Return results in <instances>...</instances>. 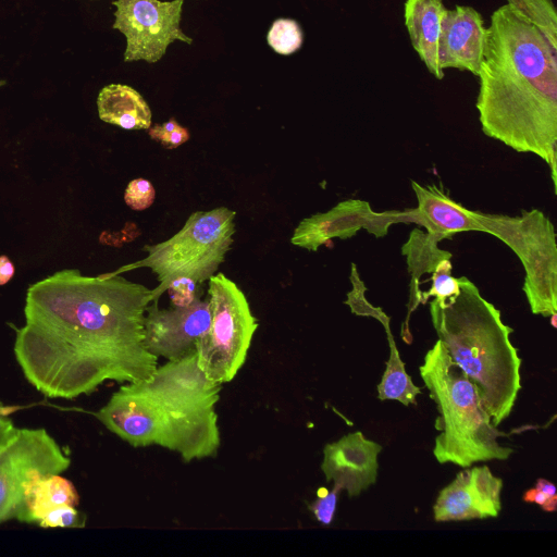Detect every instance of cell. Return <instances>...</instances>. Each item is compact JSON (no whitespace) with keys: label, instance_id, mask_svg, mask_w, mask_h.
Returning a JSON list of instances; mask_svg holds the SVG:
<instances>
[{"label":"cell","instance_id":"29","mask_svg":"<svg viewBox=\"0 0 557 557\" xmlns=\"http://www.w3.org/2000/svg\"><path fill=\"white\" fill-rule=\"evenodd\" d=\"M38 524L42 528H84L86 516L73 506H61L51 510Z\"/></svg>","mask_w":557,"mask_h":557},{"label":"cell","instance_id":"28","mask_svg":"<svg viewBox=\"0 0 557 557\" xmlns=\"http://www.w3.org/2000/svg\"><path fill=\"white\" fill-rule=\"evenodd\" d=\"M342 491L343 488L337 484H333L331 491L321 488L318 492L317 499L309 505V509L321 524L330 525L332 523Z\"/></svg>","mask_w":557,"mask_h":557},{"label":"cell","instance_id":"8","mask_svg":"<svg viewBox=\"0 0 557 557\" xmlns=\"http://www.w3.org/2000/svg\"><path fill=\"white\" fill-rule=\"evenodd\" d=\"M210 326L196 345L197 364L216 383L231 382L244 366L258 320L243 290L223 273L208 280Z\"/></svg>","mask_w":557,"mask_h":557},{"label":"cell","instance_id":"32","mask_svg":"<svg viewBox=\"0 0 557 557\" xmlns=\"http://www.w3.org/2000/svg\"><path fill=\"white\" fill-rule=\"evenodd\" d=\"M522 499L527 503H534L544 511L554 512L557 509V496L548 497L535 486L524 492Z\"/></svg>","mask_w":557,"mask_h":557},{"label":"cell","instance_id":"36","mask_svg":"<svg viewBox=\"0 0 557 557\" xmlns=\"http://www.w3.org/2000/svg\"><path fill=\"white\" fill-rule=\"evenodd\" d=\"M5 81H0V86L4 85Z\"/></svg>","mask_w":557,"mask_h":557},{"label":"cell","instance_id":"17","mask_svg":"<svg viewBox=\"0 0 557 557\" xmlns=\"http://www.w3.org/2000/svg\"><path fill=\"white\" fill-rule=\"evenodd\" d=\"M446 8L442 0H406L404 17L411 45L429 72L443 79L440 39Z\"/></svg>","mask_w":557,"mask_h":557},{"label":"cell","instance_id":"5","mask_svg":"<svg viewBox=\"0 0 557 557\" xmlns=\"http://www.w3.org/2000/svg\"><path fill=\"white\" fill-rule=\"evenodd\" d=\"M419 371L440 413L435 429L441 433L433 448L438 463L468 468L479 461L509 458L513 449L498 442L507 434L492 424L472 382L441 341L425 354Z\"/></svg>","mask_w":557,"mask_h":557},{"label":"cell","instance_id":"22","mask_svg":"<svg viewBox=\"0 0 557 557\" xmlns=\"http://www.w3.org/2000/svg\"><path fill=\"white\" fill-rule=\"evenodd\" d=\"M524 14L557 50V11L552 0H507Z\"/></svg>","mask_w":557,"mask_h":557},{"label":"cell","instance_id":"23","mask_svg":"<svg viewBox=\"0 0 557 557\" xmlns=\"http://www.w3.org/2000/svg\"><path fill=\"white\" fill-rule=\"evenodd\" d=\"M267 41L274 52L289 55L301 48L304 33L295 20L282 17L272 23Z\"/></svg>","mask_w":557,"mask_h":557},{"label":"cell","instance_id":"24","mask_svg":"<svg viewBox=\"0 0 557 557\" xmlns=\"http://www.w3.org/2000/svg\"><path fill=\"white\" fill-rule=\"evenodd\" d=\"M453 265L450 259L440 262L431 274L432 285L426 293H422V304L433 297L438 302H444L459 292V281L451 275Z\"/></svg>","mask_w":557,"mask_h":557},{"label":"cell","instance_id":"20","mask_svg":"<svg viewBox=\"0 0 557 557\" xmlns=\"http://www.w3.org/2000/svg\"><path fill=\"white\" fill-rule=\"evenodd\" d=\"M440 242L438 237L416 228L410 233L408 240L401 247V253L406 257L410 274L407 319L418 305L422 304V290L419 286L421 276L424 273L432 274L442 260L453 257L449 251L438 248Z\"/></svg>","mask_w":557,"mask_h":557},{"label":"cell","instance_id":"33","mask_svg":"<svg viewBox=\"0 0 557 557\" xmlns=\"http://www.w3.org/2000/svg\"><path fill=\"white\" fill-rule=\"evenodd\" d=\"M15 268L9 257L0 256V286L7 284L14 275Z\"/></svg>","mask_w":557,"mask_h":557},{"label":"cell","instance_id":"16","mask_svg":"<svg viewBox=\"0 0 557 557\" xmlns=\"http://www.w3.org/2000/svg\"><path fill=\"white\" fill-rule=\"evenodd\" d=\"M411 186L418 200L414 223L428 233L442 240L460 232H483L480 212L465 208L435 185L422 186L411 181Z\"/></svg>","mask_w":557,"mask_h":557},{"label":"cell","instance_id":"14","mask_svg":"<svg viewBox=\"0 0 557 557\" xmlns=\"http://www.w3.org/2000/svg\"><path fill=\"white\" fill-rule=\"evenodd\" d=\"M383 447L360 432L344 435L323 448L321 470L326 482L339 485L349 497L360 493L376 482L377 456Z\"/></svg>","mask_w":557,"mask_h":557},{"label":"cell","instance_id":"30","mask_svg":"<svg viewBox=\"0 0 557 557\" xmlns=\"http://www.w3.org/2000/svg\"><path fill=\"white\" fill-rule=\"evenodd\" d=\"M200 290L201 288L197 287V283L189 277H180L174 280L166 289L172 306L174 307H185L190 305Z\"/></svg>","mask_w":557,"mask_h":557},{"label":"cell","instance_id":"4","mask_svg":"<svg viewBox=\"0 0 557 557\" xmlns=\"http://www.w3.org/2000/svg\"><path fill=\"white\" fill-rule=\"evenodd\" d=\"M444 302H430L432 324L450 359L472 382L481 406L497 426L511 413L521 389L522 360L510 342L513 330L467 277Z\"/></svg>","mask_w":557,"mask_h":557},{"label":"cell","instance_id":"11","mask_svg":"<svg viewBox=\"0 0 557 557\" xmlns=\"http://www.w3.org/2000/svg\"><path fill=\"white\" fill-rule=\"evenodd\" d=\"M395 223H414V209L375 212L368 201L348 199L324 213H315L301 220L290 243L309 251H317L327 240L347 239L361 228L380 238Z\"/></svg>","mask_w":557,"mask_h":557},{"label":"cell","instance_id":"34","mask_svg":"<svg viewBox=\"0 0 557 557\" xmlns=\"http://www.w3.org/2000/svg\"><path fill=\"white\" fill-rule=\"evenodd\" d=\"M535 487L548 497L557 496L554 483L544 478H539L536 480Z\"/></svg>","mask_w":557,"mask_h":557},{"label":"cell","instance_id":"25","mask_svg":"<svg viewBox=\"0 0 557 557\" xmlns=\"http://www.w3.org/2000/svg\"><path fill=\"white\" fill-rule=\"evenodd\" d=\"M350 280L352 282V289L347 294L345 301L355 314L372 317L379 320L385 329L389 327V318L380 309L374 308L364 297V285L356 272V267L352 264Z\"/></svg>","mask_w":557,"mask_h":557},{"label":"cell","instance_id":"18","mask_svg":"<svg viewBox=\"0 0 557 557\" xmlns=\"http://www.w3.org/2000/svg\"><path fill=\"white\" fill-rule=\"evenodd\" d=\"M101 121L124 129H148L151 110L144 97L133 87L123 84L104 86L97 98Z\"/></svg>","mask_w":557,"mask_h":557},{"label":"cell","instance_id":"1","mask_svg":"<svg viewBox=\"0 0 557 557\" xmlns=\"http://www.w3.org/2000/svg\"><path fill=\"white\" fill-rule=\"evenodd\" d=\"M152 290L119 274L66 269L32 284L15 359L28 383L50 398L73 399L106 381L149 376L158 358L144 345Z\"/></svg>","mask_w":557,"mask_h":557},{"label":"cell","instance_id":"13","mask_svg":"<svg viewBox=\"0 0 557 557\" xmlns=\"http://www.w3.org/2000/svg\"><path fill=\"white\" fill-rule=\"evenodd\" d=\"M503 480L487 466L468 467L443 487L433 505L436 522L495 518L502 509Z\"/></svg>","mask_w":557,"mask_h":557},{"label":"cell","instance_id":"6","mask_svg":"<svg viewBox=\"0 0 557 557\" xmlns=\"http://www.w3.org/2000/svg\"><path fill=\"white\" fill-rule=\"evenodd\" d=\"M235 216L236 212L226 207L193 212L175 235L158 244L145 245L143 250L147 257L111 274L149 268L159 281V285L151 289L152 301H159L176 278L189 277L202 284L216 272L231 249Z\"/></svg>","mask_w":557,"mask_h":557},{"label":"cell","instance_id":"35","mask_svg":"<svg viewBox=\"0 0 557 557\" xmlns=\"http://www.w3.org/2000/svg\"><path fill=\"white\" fill-rule=\"evenodd\" d=\"M556 317H557V313L555 314H552L549 318H550V323H552V326L553 327H557V324H556Z\"/></svg>","mask_w":557,"mask_h":557},{"label":"cell","instance_id":"12","mask_svg":"<svg viewBox=\"0 0 557 557\" xmlns=\"http://www.w3.org/2000/svg\"><path fill=\"white\" fill-rule=\"evenodd\" d=\"M152 301L146 309L144 345L148 352L166 361H177L196 351L198 341L210 326L211 313L208 297L202 289L185 307L160 308Z\"/></svg>","mask_w":557,"mask_h":557},{"label":"cell","instance_id":"15","mask_svg":"<svg viewBox=\"0 0 557 557\" xmlns=\"http://www.w3.org/2000/svg\"><path fill=\"white\" fill-rule=\"evenodd\" d=\"M487 39L482 15L472 7L446 9L440 39L442 70L468 71L478 76Z\"/></svg>","mask_w":557,"mask_h":557},{"label":"cell","instance_id":"2","mask_svg":"<svg viewBox=\"0 0 557 557\" xmlns=\"http://www.w3.org/2000/svg\"><path fill=\"white\" fill-rule=\"evenodd\" d=\"M478 77L475 107L483 133L543 159L556 194L557 50L506 3L491 15Z\"/></svg>","mask_w":557,"mask_h":557},{"label":"cell","instance_id":"27","mask_svg":"<svg viewBox=\"0 0 557 557\" xmlns=\"http://www.w3.org/2000/svg\"><path fill=\"white\" fill-rule=\"evenodd\" d=\"M156 190L150 181L138 177L132 180L124 193L125 203L133 210L148 209L154 201Z\"/></svg>","mask_w":557,"mask_h":557},{"label":"cell","instance_id":"3","mask_svg":"<svg viewBox=\"0 0 557 557\" xmlns=\"http://www.w3.org/2000/svg\"><path fill=\"white\" fill-rule=\"evenodd\" d=\"M221 389L200 370L194 351L123 383L95 416L132 447L160 446L184 462L212 458L221 446L215 409Z\"/></svg>","mask_w":557,"mask_h":557},{"label":"cell","instance_id":"10","mask_svg":"<svg viewBox=\"0 0 557 557\" xmlns=\"http://www.w3.org/2000/svg\"><path fill=\"white\" fill-rule=\"evenodd\" d=\"M112 28L126 38L124 61L156 63L175 40L191 45L181 29L184 0H115Z\"/></svg>","mask_w":557,"mask_h":557},{"label":"cell","instance_id":"31","mask_svg":"<svg viewBox=\"0 0 557 557\" xmlns=\"http://www.w3.org/2000/svg\"><path fill=\"white\" fill-rule=\"evenodd\" d=\"M7 408L0 404V454L17 435L18 429L7 414Z\"/></svg>","mask_w":557,"mask_h":557},{"label":"cell","instance_id":"21","mask_svg":"<svg viewBox=\"0 0 557 557\" xmlns=\"http://www.w3.org/2000/svg\"><path fill=\"white\" fill-rule=\"evenodd\" d=\"M421 388L412 382L406 372L405 363L400 359L398 349L389 347V358L382 379L377 384V397L380 400H396L405 406L417 405V396Z\"/></svg>","mask_w":557,"mask_h":557},{"label":"cell","instance_id":"26","mask_svg":"<svg viewBox=\"0 0 557 557\" xmlns=\"http://www.w3.org/2000/svg\"><path fill=\"white\" fill-rule=\"evenodd\" d=\"M150 138L161 144L166 149H174L186 143L190 135L175 119L161 124H153L148 128Z\"/></svg>","mask_w":557,"mask_h":557},{"label":"cell","instance_id":"7","mask_svg":"<svg viewBox=\"0 0 557 557\" xmlns=\"http://www.w3.org/2000/svg\"><path fill=\"white\" fill-rule=\"evenodd\" d=\"M480 220L483 232L505 243L521 261L522 289L532 313H557V246L549 218L532 209L519 216L480 212Z\"/></svg>","mask_w":557,"mask_h":557},{"label":"cell","instance_id":"19","mask_svg":"<svg viewBox=\"0 0 557 557\" xmlns=\"http://www.w3.org/2000/svg\"><path fill=\"white\" fill-rule=\"evenodd\" d=\"M78 503L79 496L73 483L61 474H52L26 487L15 519L24 523H39L51 510L61 506L76 507Z\"/></svg>","mask_w":557,"mask_h":557},{"label":"cell","instance_id":"9","mask_svg":"<svg viewBox=\"0 0 557 557\" xmlns=\"http://www.w3.org/2000/svg\"><path fill=\"white\" fill-rule=\"evenodd\" d=\"M70 465V457L45 429H18L0 454V523L16 518L27 486L61 474Z\"/></svg>","mask_w":557,"mask_h":557}]
</instances>
